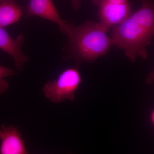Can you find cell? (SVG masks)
I'll return each mask as SVG.
<instances>
[{
	"label": "cell",
	"mask_w": 154,
	"mask_h": 154,
	"mask_svg": "<svg viewBox=\"0 0 154 154\" xmlns=\"http://www.w3.org/2000/svg\"><path fill=\"white\" fill-rule=\"evenodd\" d=\"M0 154H29L17 128L3 124L0 129Z\"/></svg>",
	"instance_id": "cell-5"
},
{
	"label": "cell",
	"mask_w": 154,
	"mask_h": 154,
	"mask_svg": "<svg viewBox=\"0 0 154 154\" xmlns=\"http://www.w3.org/2000/svg\"><path fill=\"white\" fill-rule=\"evenodd\" d=\"M16 74L14 71L10 68H5L0 66V95L7 91L8 88V83L5 78Z\"/></svg>",
	"instance_id": "cell-9"
},
{
	"label": "cell",
	"mask_w": 154,
	"mask_h": 154,
	"mask_svg": "<svg viewBox=\"0 0 154 154\" xmlns=\"http://www.w3.org/2000/svg\"><path fill=\"white\" fill-rule=\"evenodd\" d=\"M82 0H71L72 5L75 10H79L81 8ZM141 1L143 0H140Z\"/></svg>",
	"instance_id": "cell-10"
},
{
	"label": "cell",
	"mask_w": 154,
	"mask_h": 154,
	"mask_svg": "<svg viewBox=\"0 0 154 154\" xmlns=\"http://www.w3.org/2000/svg\"><path fill=\"white\" fill-rule=\"evenodd\" d=\"M108 30L99 22L88 21L79 26L69 23L64 34L68 36L64 48L66 57L79 66L84 61H93L105 54L113 45Z\"/></svg>",
	"instance_id": "cell-2"
},
{
	"label": "cell",
	"mask_w": 154,
	"mask_h": 154,
	"mask_svg": "<svg viewBox=\"0 0 154 154\" xmlns=\"http://www.w3.org/2000/svg\"><path fill=\"white\" fill-rule=\"evenodd\" d=\"M37 16L57 24L62 33L68 22L62 20L52 0H30L26 17Z\"/></svg>",
	"instance_id": "cell-6"
},
{
	"label": "cell",
	"mask_w": 154,
	"mask_h": 154,
	"mask_svg": "<svg viewBox=\"0 0 154 154\" xmlns=\"http://www.w3.org/2000/svg\"><path fill=\"white\" fill-rule=\"evenodd\" d=\"M94 3L99 7V23L108 30L131 14L128 0H94Z\"/></svg>",
	"instance_id": "cell-4"
},
{
	"label": "cell",
	"mask_w": 154,
	"mask_h": 154,
	"mask_svg": "<svg viewBox=\"0 0 154 154\" xmlns=\"http://www.w3.org/2000/svg\"><path fill=\"white\" fill-rule=\"evenodd\" d=\"M22 9L13 0L0 4V27L6 26L18 22L22 17Z\"/></svg>",
	"instance_id": "cell-8"
},
{
	"label": "cell",
	"mask_w": 154,
	"mask_h": 154,
	"mask_svg": "<svg viewBox=\"0 0 154 154\" xmlns=\"http://www.w3.org/2000/svg\"><path fill=\"white\" fill-rule=\"evenodd\" d=\"M23 34L13 38L5 28L0 27V49L8 53L14 59L17 71H22L24 65L29 58L22 52V46L24 41Z\"/></svg>",
	"instance_id": "cell-7"
},
{
	"label": "cell",
	"mask_w": 154,
	"mask_h": 154,
	"mask_svg": "<svg viewBox=\"0 0 154 154\" xmlns=\"http://www.w3.org/2000/svg\"><path fill=\"white\" fill-rule=\"evenodd\" d=\"M12 1V0H0V4L5 2H8V1Z\"/></svg>",
	"instance_id": "cell-11"
},
{
	"label": "cell",
	"mask_w": 154,
	"mask_h": 154,
	"mask_svg": "<svg viewBox=\"0 0 154 154\" xmlns=\"http://www.w3.org/2000/svg\"><path fill=\"white\" fill-rule=\"evenodd\" d=\"M82 80L77 68H70L62 72L56 79L48 82L43 93L51 102L60 103L65 99L72 101Z\"/></svg>",
	"instance_id": "cell-3"
},
{
	"label": "cell",
	"mask_w": 154,
	"mask_h": 154,
	"mask_svg": "<svg viewBox=\"0 0 154 154\" xmlns=\"http://www.w3.org/2000/svg\"><path fill=\"white\" fill-rule=\"evenodd\" d=\"M142 2L140 8L112 27L113 45L124 51L132 62L137 58H147L146 48L150 44L154 34V0Z\"/></svg>",
	"instance_id": "cell-1"
}]
</instances>
